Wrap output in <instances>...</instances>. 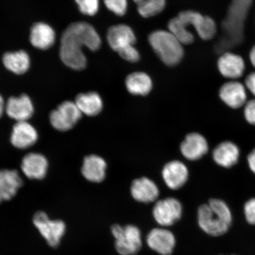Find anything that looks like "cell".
Listing matches in <instances>:
<instances>
[{"mask_svg": "<svg viewBox=\"0 0 255 255\" xmlns=\"http://www.w3.org/2000/svg\"><path fill=\"white\" fill-rule=\"evenodd\" d=\"M5 111L16 123L23 122L33 116L34 107L30 97L26 94H22L18 97L9 98L5 104Z\"/></svg>", "mask_w": 255, "mask_h": 255, "instance_id": "obj_11", "label": "cell"}, {"mask_svg": "<svg viewBox=\"0 0 255 255\" xmlns=\"http://www.w3.org/2000/svg\"><path fill=\"white\" fill-rule=\"evenodd\" d=\"M2 62L9 71L17 75H21L29 69V56L23 50L15 52H8L2 57Z\"/></svg>", "mask_w": 255, "mask_h": 255, "instance_id": "obj_24", "label": "cell"}, {"mask_svg": "<svg viewBox=\"0 0 255 255\" xmlns=\"http://www.w3.org/2000/svg\"></svg>", "mask_w": 255, "mask_h": 255, "instance_id": "obj_37", "label": "cell"}, {"mask_svg": "<svg viewBox=\"0 0 255 255\" xmlns=\"http://www.w3.org/2000/svg\"><path fill=\"white\" fill-rule=\"evenodd\" d=\"M180 150L184 157L189 160L196 161L203 157L209 150L208 142L200 133H189L181 143Z\"/></svg>", "mask_w": 255, "mask_h": 255, "instance_id": "obj_14", "label": "cell"}, {"mask_svg": "<svg viewBox=\"0 0 255 255\" xmlns=\"http://www.w3.org/2000/svg\"><path fill=\"white\" fill-rule=\"evenodd\" d=\"M245 82V87L255 97V72L249 74Z\"/></svg>", "mask_w": 255, "mask_h": 255, "instance_id": "obj_33", "label": "cell"}, {"mask_svg": "<svg viewBox=\"0 0 255 255\" xmlns=\"http://www.w3.org/2000/svg\"><path fill=\"white\" fill-rule=\"evenodd\" d=\"M167 26L168 31L173 34L183 45H189L194 42L193 34L188 30V27L180 20L177 16L170 19Z\"/></svg>", "mask_w": 255, "mask_h": 255, "instance_id": "obj_27", "label": "cell"}, {"mask_svg": "<svg viewBox=\"0 0 255 255\" xmlns=\"http://www.w3.org/2000/svg\"><path fill=\"white\" fill-rule=\"evenodd\" d=\"M148 40L153 51L165 65L174 67L182 61L183 44L168 30L153 31L149 34Z\"/></svg>", "mask_w": 255, "mask_h": 255, "instance_id": "obj_3", "label": "cell"}, {"mask_svg": "<svg viewBox=\"0 0 255 255\" xmlns=\"http://www.w3.org/2000/svg\"><path fill=\"white\" fill-rule=\"evenodd\" d=\"M79 10L85 15H95L100 8V0H75Z\"/></svg>", "mask_w": 255, "mask_h": 255, "instance_id": "obj_29", "label": "cell"}, {"mask_svg": "<svg viewBox=\"0 0 255 255\" xmlns=\"http://www.w3.org/2000/svg\"><path fill=\"white\" fill-rule=\"evenodd\" d=\"M183 206L173 197L157 201L153 207V218L158 226L169 228L180 221L183 215Z\"/></svg>", "mask_w": 255, "mask_h": 255, "instance_id": "obj_6", "label": "cell"}, {"mask_svg": "<svg viewBox=\"0 0 255 255\" xmlns=\"http://www.w3.org/2000/svg\"><path fill=\"white\" fill-rule=\"evenodd\" d=\"M125 85L129 94L136 96L148 95L153 87L150 76L143 72H134L127 75Z\"/></svg>", "mask_w": 255, "mask_h": 255, "instance_id": "obj_22", "label": "cell"}, {"mask_svg": "<svg viewBox=\"0 0 255 255\" xmlns=\"http://www.w3.org/2000/svg\"><path fill=\"white\" fill-rule=\"evenodd\" d=\"M37 139V130L27 121L17 122L12 128L10 141L15 148L21 149L29 148Z\"/></svg>", "mask_w": 255, "mask_h": 255, "instance_id": "obj_15", "label": "cell"}, {"mask_svg": "<svg viewBox=\"0 0 255 255\" xmlns=\"http://www.w3.org/2000/svg\"><path fill=\"white\" fill-rule=\"evenodd\" d=\"M107 39L111 49L117 53L126 47L134 46L136 42L134 31L126 24L111 26L108 30Z\"/></svg>", "mask_w": 255, "mask_h": 255, "instance_id": "obj_9", "label": "cell"}, {"mask_svg": "<svg viewBox=\"0 0 255 255\" xmlns=\"http://www.w3.org/2000/svg\"><path fill=\"white\" fill-rule=\"evenodd\" d=\"M136 5L137 11L143 18L154 17L164 11L166 0H133Z\"/></svg>", "mask_w": 255, "mask_h": 255, "instance_id": "obj_26", "label": "cell"}, {"mask_svg": "<svg viewBox=\"0 0 255 255\" xmlns=\"http://www.w3.org/2000/svg\"><path fill=\"white\" fill-rule=\"evenodd\" d=\"M248 164L250 170L255 174V148L248 155Z\"/></svg>", "mask_w": 255, "mask_h": 255, "instance_id": "obj_34", "label": "cell"}, {"mask_svg": "<svg viewBox=\"0 0 255 255\" xmlns=\"http://www.w3.org/2000/svg\"><path fill=\"white\" fill-rule=\"evenodd\" d=\"M212 155L215 162L219 166L231 168L238 163L240 149L235 143L226 141L216 146Z\"/></svg>", "mask_w": 255, "mask_h": 255, "instance_id": "obj_18", "label": "cell"}, {"mask_svg": "<svg viewBox=\"0 0 255 255\" xmlns=\"http://www.w3.org/2000/svg\"><path fill=\"white\" fill-rule=\"evenodd\" d=\"M101 43L100 35L92 25L85 22H76L70 24L62 34L60 58L70 68L77 71L84 69L87 60L82 47L97 51L100 49Z\"/></svg>", "mask_w": 255, "mask_h": 255, "instance_id": "obj_1", "label": "cell"}, {"mask_svg": "<svg viewBox=\"0 0 255 255\" xmlns=\"http://www.w3.org/2000/svg\"><path fill=\"white\" fill-rule=\"evenodd\" d=\"M245 63L242 57L234 53H223L218 60V68L221 74L227 79L235 81L243 76Z\"/></svg>", "mask_w": 255, "mask_h": 255, "instance_id": "obj_12", "label": "cell"}, {"mask_svg": "<svg viewBox=\"0 0 255 255\" xmlns=\"http://www.w3.org/2000/svg\"><path fill=\"white\" fill-rule=\"evenodd\" d=\"M47 158L40 153L31 152L22 159L21 168L28 178L41 180L46 176L48 169Z\"/></svg>", "mask_w": 255, "mask_h": 255, "instance_id": "obj_16", "label": "cell"}, {"mask_svg": "<svg viewBox=\"0 0 255 255\" xmlns=\"http://www.w3.org/2000/svg\"><path fill=\"white\" fill-rule=\"evenodd\" d=\"M250 59L252 65H253L255 68V44L251 50L250 53Z\"/></svg>", "mask_w": 255, "mask_h": 255, "instance_id": "obj_35", "label": "cell"}, {"mask_svg": "<svg viewBox=\"0 0 255 255\" xmlns=\"http://www.w3.org/2000/svg\"><path fill=\"white\" fill-rule=\"evenodd\" d=\"M130 194L137 202L149 203L158 199L159 191L154 181L147 177H141L132 181Z\"/></svg>", "mask_w": 255, "mask_h": 255, "instance_id": "obj_17", "label": "cell"}, {"mask_svg": "<svg viewBox=\"0 0 255 255\" xmlns=\"http://www.w3.org/2000/svg\"><path fill=\"white\" fill-rule=\"evenodd\" d=\"M246 87L237 81L225 83L219 89V97L229 107L238 109L247 103Z\"/></svg>", "mask_w": 255, "mask_h": 255, "instance_id": "obj_10", "label": "cell"}, {"mask_svg": "<svg viewBox=\"0 0 255 255\" xmlns=\"http://www.w3.org/2000/svg\"><path fill=\"white\" fill-rule=\"evenodd\" d=\"M23 185V180L15 170H0V203L10 200Z\"/></svg>", "mask_w": 255, "mask_h": 255, "instance_id": "obj_20", "label": "cell"}, {"mask_svg": "<svg viewBox=\"0 0 255 255\" xmlns=\"http://www.w3.org/2000/svg\"><path fill=\"white\" fill-rule=\"evenodd\" d=\"M107 8L119 17H123L127 14L128 8V0H104Z\"/></svg>", "mask_w": 255, "mask_h": 255, "instance_id": "obj_28", "label": "cell"}, {"mask_svg": "<svg viewBox=\"0 0 255 255\" xmlns=\"http://www.w3.org/2000/svg\"><path fill=\"white\" fill-rule=\"evenodd\" d=\"M197 223L200 230L211 237H220L230 230L233 215L224 201L212 199L200 206L197 210Z\"/></svg>", "mask_w": 255, "mask_h": 255, "instance_id": "obj_2", "label": "cell"}, {"mask_svg": "<svg viewBox=\"0 0 255 255\" xmlns=\"http://www.w3.org/2000/svg\"><path fill=\"white\" fill-rule=\"evenodd\" d=\"M82 116V114L75 103L65 101L50 113V122L56 130L67 131L77 124Z\"/></svg>", "mask_w": 255, "mask_h": 255, "instance_id": "obj_8", "label": "cell"}, {"mask_svg": "<svg viewBox=\"0 0 255 255\" xmlns=\"http://www.w3.org/2000/svg\"><path fill=\"white\" fill-rule=\"evenodd\" d=\"M244 116L249 124L255 126V99L247 102L245 104Z\"/></svg>", "mask_w": 255, "mask_h": 255, "instance_id": "obj_32", "label": "cell"}, {"mask_svg": "<svg viewBox=\"0 0 255 255\" xmlns=\"http://www.w3.org/2000/svg\"><path fill=\"white\" fill-rule=\"evenodd\" d=\"M55 32L49 24L37 23L31 28L30 41L32 45L37 49H49L55 43Z\"/></svg>", "mask_w": 255, "mask_h": 255, "instance_id": "obj_21", "label": "cell"}, {"mask_svg": "<svg viewBox=\"0 0 255 255\" xmlns=\"http://www.w3.org/2000/svg\"><path fill=\"white\" fill-rule=\"evenodd\" d=\"M162 176L168 188L177 190L186 183L189 178V170L183 162L174 160L164 165Z\"/></svg>", "mask_w": 255, "mask_h": 255, "instance_id": "obj_13", "label": "cell"}, {"mask_svg": "<svg viewBox=\"0 0 255 255\" xmlns=\"http://www.w3.org/2000/svg\"><path fill=\"white\" fill-rule=\"evenodd\" d=\"M33 223L50 247H59L67 231L65 222L60 219H50L46 212L39 211L34 215Z\"/></svg>", "mask_w": 255, "mask_h": 255, "instance_id": "obj_5", "label": "cell"}, {"mask_svg": "<svg viewBox=\"0 0 255 255\" xmlns=\"http://www.w3.org/2000/svg\"><path fill=\"white\" fill-rule=\"evenodd\" d=\"M197 34L204 40H210L215 37L217 33V24L214 19L200 13L194 21L193 26Z\"/></svg>", "mask_w": 255, "mask_h": 255, "instance_id": "obj_25", "label": "cell"}, {"mask_svg": "<svg viewBox=\"0 0 255 255\" xmlns=\"http://www.w3.org/2000/svg\"><path fill=\"white\" fill-rule=\"evenodd\" d=\"M145 242L149 250L159 255H172L177 246V238L169 228H153L146 235Z\"/></svg>", "mask_w": 255, "mask_h": 255, "instance_id": "obj_7", "label": "cell"}, {"mask_svg": "<svg viewBox=\"0 0 255 255\" xmlns=\"http://www.w3.org/2000/svg\"><path fill=\"white\" fill-rule=\"evenodd\" d=\"M244 213L248 223L255 226V198L250 199L245 203Z\"/></svg>", "mask_w": 255, "mask_h": 255, "instance_id": "obj_31", "label": "cell"}, {"mask_svg": "<svg viewBox=\"0 0 255 255\" xmlns=\"http://www.w3.org/2000/svg\"><path fill=\"white\" fill-rule=\"evenodd\" d=\"M111 234L114 239V248L120 255H136L142 250L143 238L138 226L128 224H115L111 226Z\"/></svg>", "mask_w": 255, "mask_h": 255, "instance_id": "obj_4", "label": "cell"}, {"mask_svg": "<svg viewBox=\"0 0 255 255\" xmlns=\"http://www.w3.org/2000/svg\"><path fill=\"white\" fill-rule=\"evenodd\" d=\"M107 164L103 158L97 155L85 157L82 167V174L86 179L92 183H101L106 176Z\"/></svg>", "mask_w": 255, "mask_h": 255, "instance_id": "obj_19", "label": "cell"}, {"mask_svg": "<svg viewBox=\"0 0 255 255\" xmlns=\"http://www.w3.org/2000/svg\"><path fill=\"white\" fill-rule=\"evenodd\" d=\"M118 53L121 58L130 63L138 62L141 59V55L135 45L126 47Z\"/></svg>", "mask_w": 255, "mask_h": 255, "instance_id": "obj_30", "label": "cell"}, {"mask_svg": "<svg viewBox=\"0 0 255 255\" xmlns=\"http://www.w3.org/2000/svg\"><path fill=\"white\" fill-rule=\"evenodd\" d=\"M75 103L81 113L89 117L97 116L104 107L103 99L96 92L78 95Z\"/></svg>", "mask_w": 255, "mask_h": 255, "instance_id": "obj_23", "label": "cell"}, {"mask_svg": "<svg viewBox=\"0 0 255 255\" xmlns=\"http://www.w3.org/2000/svg\"><path fill=\"white\" fill-rule=\"evenodd\" d=\"M5 109V104L1 95H0V119L2 116Z\"/></svg>", "mask_w": 255, "mask_h": 255, "instance_id": "obj_36", "label": "cell"}]
</instances>
